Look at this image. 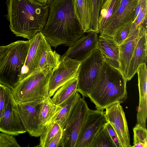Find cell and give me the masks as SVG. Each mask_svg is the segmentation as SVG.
<instances>
[{
	"instance_id": "cell-16",
	"label": "cell",
	"mask_w": 147,
	"mask_h": 147,
	"mask_svg": "<svg viewBox=\"0 0 147 147\" xmlns=\"http://www.w3.org/2000/svg\"><path fill=\"white\" fill-rule=\"evenodd\" d=\"M139 28L140 36L128 67L126 80H130L137 73L140 65L146 64L147 57V30Z\"/></svg>"
},
{
	"instance_id": "cell-9",
	"label": "cell",
	"mask_w": 147,
	"mask_h": 147,
	"mask_svg": "<svg viewBox=\"0 0 147 147\" xmlns=\"http://www.w3.org/2000/svg\"><path fill=\"white\" fill-rule=\"evenodd\" d=\"M103 109H89L78 137L76 147H90L99 131L107 122Z\"/></svg>"
},
{
	"instance_id": "cell-7",
	"label": "cell",
	"mask_w": 147,
	"mask_h": 147,
	"mask_svg": "<svg viewBox=\"0 0 147 147\" xmlns=\"http://www.w3.org/2000/svg\"><path fill=\"white\" fill-rule=\"evenodd\" d=\"M89 109L84 98L81 97L62 130V138L60 147H76Z\"/></svg>"
},
{
	"instance_id": "cell-5",
	"label": "cell",
	"mask_w": 147,
	"mask_h": 147,
	"mask_svg": "<svg viewBox=\"0 0 147 147\" xmlns=\"http://www.w3.org/2000/svg\"><path fill=\"white\" fill-rule=\"evenodd\" d=\"M54 70L48 68L36 71L20 80L12 90L16 103L43 100L49 96V83Z\"/></svg>"
},
{
	"instance_id": "cell-38",
	"label": "cell",
	"mask_w": 147,
	"mask_h": 147,
	"mask_svg": "<svg viewBox=\"0 0 147 147\" xmlns=\"http://www.w3.org/2000/svg\"><path fill=\"white\" fill-rule=\"evenodd\" d=\"M53 0H50V2H51Z\"/></svg>"
},
{
	"instance_id": "cell-11",
	"label": "cell",
	"mask_w": 147,
	"mask_h": 147,
	"mask_svg": "<svg viewBox=\"0 0 147 147\" xmlns=\"http://www.w3.org/2000/svg\"><path fill=\"white\" fill-rule=\"evenodd\" d=\"M42 100L16 103L26 132L32 137H39L45 128L42 125L39 117V104Z\"/></svg>"
},
{
	"instance_id": "cell-14",
	"label": "cell",
	"mask_w": 147,
	"mask_h": 147,
	"mask_svg": "<svg viewBox=\"0 0 147 147\" xmlns=\"http://www.w3.org/2000/svg\"><path fill=\"white\" fill-rule=\"evenodd\" d=\"M137 6H125L120 3L99 33L100 35L112 36L117 30L132 24L134 20Z\"/></svg>"
},
{
	"instance_id": "cell-12",
	"label": "cell",
	"mask_w": 147,
	"mask_h": 147,
	"mask_svg": "<svg viewBox=\"0 0 147 147\" xmlns=\"http://www.w3.org/2000/svg\"><path fill=\"white\" fill-rule=\"evenodd\" d=\"M0 131L14 136L26 132L12 94L0 119Z\"/></svg>"
},
{
	"instance_id": "cell-35",
	"label": "cell",
	"mask_w": 147,
	"mask_h": 147,
	"mask_svg": "<svg viewBox=\"0 0 147 147\" xmlns=\"http://www.w3.org/2000/svg\"><path fill=\"white\" fill-rule=\"evenodd\" d=\"M9 46V44L5 46H0V59L7 51Z\"/></svg>"
},
{
	"instance_id": "cell-34",
	"label": "cell",
	"mask_w": 147,
	"mask_h": 147,
	"mask_svg": "<svg viewBox=\"0 0 147 147\" xmlns=\"http://www.w3.org/2000/svg\"><path fill=\"white\" fill-rule=\"evenodd\" d=\"M62 130L61 129L52 138L47 147H60L62 136Z\"/></svg>"
},
{
	"instance_id": "cell-32",
	"label": "cell",
	"mask_w": 147,
	"mask_h": 147,
	"mask_svg": "<svg viewBox=\"0 0 147 147\" xmlns=\"http://www.w3.org/2000/svg\"><path fill=\"white\" fill-rule=\"evenodd\" d=\"M132 24L126 26L116 32L112 35L113 38L117 44L119 45L128 37L130 32Z\"/></svg>"
},
{
	"instance_id": "cell-17",
	"label": "cell",
	"mask_w": 147,
	"mask_h": 147,
	"mask_svg": "<svg viewBox=\"0 0 147 147\" xmlns=\"http://www.w3.org/2000/svg\"><path fill=\"white\" fill-rule=\"evenodd\" d=\"M139 104L137 114V124L146 128L147 116V69L146 64L141 65L138 69Z\"/></svg>"
},
{
	"instance_id": "cell-13",
	"label": "cell",
	"mask_w": 147,
	"mask_h": 147,
	"mask_svg": "<svg viewBox=\"0 0 147 147\" xmlns=\"http://www.w3.org/2000/svg\"><path fill=\"white\" fill-rule=\"evenodd\" d=\"M29 48L22 68L20 81L34 71L38 70L40 60L47 41L41 32L29 40Z\"/></svg>"
},
{
	"instance_id": "cell-36",
	"label": "cell",
	"mask_w": 147,
	"mask_h": 147,
	"mask_svg": "<svg viewBox=\"0 0 147 147\" xmlns=\"http://www.w3.org/2000/svg\"><path fill=\"white\" fill-rule=\"evenodd\" d=\"M39 2L45 4L49 5L50 0H34Z\"/></svg>"
},
{
	"instance_id": "cell-24",
	"label": "cell",
	"mask_w": 147,
	"mask_h": 147,
	"mask_svg": "<svg viewBox=\"0 0 147 147\" xmlns=\"http://www.w3.org/2000/svg\"><path fill=\"white\" fill-rule=\"evenodd\" d=\"M61 57L55 51L52 50L51 45L47 42L40 60L38 70L48 68L55 69L59 64Z\"/></svg>"
},
{
	"instance_id": "cell-25",
	"label": "cell",
	"mask_w": 147,
	"mask_h": 147,
	"mask_svg": "<svg viewBox=\"0 0 147 147\" xmlns=\"http://www.w3.org/2000/svg\"><path fill=\"white\" fill-rule=\"evenodd\" d=\"M121 0H104L101 6L98 22L99 33L114 11L119 7Z\"/></svg>"
},
{
	"instance_id": "cell-37",
	"label": "cell",
	"mask_w": 147,
	"mask_h": 147,
	"mask_svg": "<svg viewBox=\"0 0 147 147\" xmlns=\"http://www.w3.org/2000/svg\"><path fill=\"white\" fill-rule=\"evenodd\" d=\"M104 0H101V2H102V4Z\"/></svg>"
},
{
	"instance_id": "cell-2",
	"label": "cell",
	"mask_w": 147,
	"mask_h": 147,
	"mask_svg": "<svg viewBox=\"0 0 147 147\" xmlns=\"http://www.w3.org/2000/svg\"><path fill=\"white\" fill-rule=\"evenodd\" d=\"M7 18L16 36L29 40L41 32L47 22L49 5L34 0H7Z\"/></svg>"
},
{
	"instance_id": "cell-30",
	"label": "cell",
	"mask_w": 147,
	"mask_h": 147,
	"mask_svg": "<svg viewBox=\"0 0 147 147\" xmlns=\"http://www.w3.org/2000/svg\"><path fill=\"white\" fill-rule=\"evenodd\" d=\"M12 94V91L0 83V119Z\"/></svg>"
},
{
	"instance_id": "cell-20",
	"label": "cell",
	"mask_w": 147,
	"mask_h": 147,
	"mask_svg": "<svg viewBox=\"0 0 147 147\" xmlns=\"http://www.w3.org/2000/svg\"><path fill=\"white\" fill-rule=\"evenodd\" d=\"M79 93L76 92L59 106L61 108L52 122L57 124L63 129L69 120L77 103L81 98Z\"/></svg>"
},
{
	"instance_id": "cell-1",
	"label": "cell",
	"mask_w": 147,
	"mask_h": 147,
	"mask_svg": "<svg viewBox=\"0 0 147 147\" xmlns=\"http://www.w3.org/2000/svg\"><path fill=\"white\" fill-rule=\"evenodd\" d=\"M41 32L51 46H70L83 36L76 14L74 0H53Z\"/></svg>"
},
{
	"instance_id": "cell-18",
	"label": "cell",
	"mask_w": 147,
	"mask_h": 147,
	"mask_svg": "<svg viewBox=\"0 0 147 147\" xmlns=\"http://www.w3.org/2000/svg\"><path fill=\"white\" fill-rule=\"evenodd\" d=\"M140 36L139 28L129 34L128 37L119 45V70L125 79L130 61Z\"/></svg>"
},
{
	"instance_id": "cell-15",
	"label": "cell",
	"mask_w": 147,
	"mask_h": 147,
	"mask_svg": "<svg viewBox=\"0 0 147 147\" xmlns=\"http://www.w3.org/2000/svg\"><path fill=\"white\" fill-rule=\"evenodd\" d=\"M69 47L62 55L82 62L95 50L97 49L98 34L88 32Z\"/></svg>"
},
{
	"instance_id": "cell-6",
	"label": "cell",
	"mask_w": 147,
	"mask_h": 147,
	"mask_svg": "<svg viewBox=\"0 0 147 147\" xmlns=\"http://www.w3.org/2000/svg\"><path fill=\"white\" fill-rule=\"evenodd\" d=\"M103 59L98 49L80 65L78 74L77 91L84 98L90 93L102 66Z\"/></svg>"
},
{
	"instance_id": "cell-23",
	"label": "cell",
	"mask_w": 147,
	"mask_h": 147,
	"mask_svg": "<svg viewBox=\"0 0 147 147\" xmlns=\"http://www.w3.org/2000/svg\"><path fill=\"white\" fill-rule=\"evenodd\" d=\"M77 76L66 82L56 91L52 98L55 104L59 105L77 91Z\"/></svg>"
},
{
	"instance_id": "cell-27",
	"label": "cell",
	"mask_w": 147,
	"mask_h": 147,
	"mask_svg": "<svg viewBox=\"0 0 147 147\" xmlns=\"http://www.w3.org/2000/svg\"><path fill=\"white\" fill-rule=\"evenodd\" d=\"M90 147H116V146L104 125L96 136L92 143Z\"/></svg>"
},
{
	"instance_id": "cell-4",
	"label": "cell",
	"mask_w": 147,
	"mask_h": 147,
	"mask_svg": "<svg viewBox=\"0 0 147 147\" xmlns=\"http://www.w3.org/2000/svg\"><path fill=\"white\" fill-rule=\"evenodd\" d=\"M30 45L29 40L11 43L0 59V83L12 90L20 82Z\"/></svg>"
},
{
	"instance_id": "cell-26",
	"label": "cell",
	"mask_w": 147,
	"mask_h": 147,
	"mask_svg": "<svg viewBox=\"0 0 147 147\" xmlns=\"http://www.w3.org/2000/svg\"><path fill=\"white\" fill-rule=\"evenodd\" d=\"M61 129L57 123L51 122L46 125L40 137V142L38 147H47L49 142Z\"/></svg>"
},
{
	"instance_id": "cell-3",
	"label": "cell",
	"mask_w": 147,
	"mask_h": 147,
	"mask_svg": "<svg viewBox=\"0 0 147 147\" xmlns=\"http://www.w3.org/2000/svg\"><path fill=\"white\" fill-rule=\"evenodd\" d=\"M127 81L118 69L103 60L90 93L87 95L96 109L104 110L116 102L127 99Z\"/></svg>"
},
{
	"instance_id": "cell-10",
	"label": "cell",
	"mask_w": 147,
	"mask_h": 147,
	"mask_svg": "<svg viewBox=\"0 0 147 147\" xmlns=\"http://www.w3.org/2000/svg\"><path fill=\"white\" fill-rule=\"evenodd\" d=\"M105 115L116 132L121 147H131L128 128L121 103L116 102L107 107Z\"/></svg>"
},
{
	"instance_id": "cell-28",
	"label": "cell",
	"mask_w": 147,
	"mask_h": 147,
	"mask_svg": "<svg viewBox=\"0 0 147 147\" xmlns=\"http://www.w3.org/2000/svg\"><path fill=\"white\" fill-rule=\"evenodd\" d=\"M134 142L133 147H147V131L138 124L133 128Z\"/></svg>"
},
{
	"instance_id": "cell-22",
	"label": "cell",
	"mask_w": 147,
	"mask_h": 147,
	"mask_svg": "<svg viewBox=\"0 0 147 147\" xmlns=\"http://www.w3.org/2000/svg\"><path fill=\"white\" fill-rule=\"evenodd\" d=\"M61 106L55 104L51 97L44 98L39 104V117L42 126L45 127L52 122Z\"/></svg>"
},
{
	"instance_id": "cell-33",
	"label": "cell",
	"mask_w": 147,
	"mask_h": 147,
	"mask_svg": "<svg viewBox=\"0 0 147 147\" xmlns=\"http://www.w3.org/2000/svg\"><path fill=\"white\" fill-rule=\"evenodd\" d=\"M104 126L116 147H121L117 135L111 124L107 122Z\"/></svg>"
},
{
	"instance_id": "cell-29",
	"label": "cell",
	"mask_w": 147,
	"mask_h": 147,
	"mask_svg": "<svg viewBox=\"0 0 147 147\" xmlns=\"http://www.w3.org/2000/svg\"><path fill=\"white\" fill-rule=\"evenodd\" d=\"M92 13L90 32L94 31L99 34L98 22L99 13L102 5L101 0H91Z\"/></svg>"
},
{
	"instance_id": "cell-19",
	"label": "cell",
	"mask_w": 147,
	"mask_h": 147,
	"mask_svg": "<svg viewBox=\"0 0 147 147\" xmlns=\"http://www.w3.org/2000/svg\"><path fill=\"white\" fill-rule=\"evenodd\" d=\"M97 49L100 52L103 60L113 67L118 69L119 47L112 36L99 35L98 36Z\"/></svg>"
},
{
	"instance_id": "cell-21",
	"label": "cell",
	"mask_w": 147,
	"mask_h": 147,
	"mask_svg": "<svg viewBox=\"0 0 147 147\" xmlns=\"http://www.w3.org/2000/svg\"><path fill=\"white\" fill-rule=\"evenodd\" d=\"M76 12L84 32H90L92 7L91 0H74Z\"/></svg>"
},
{
	"instance_id": "cell-31",
	"label": "cell",
	"mask_w": 147,
	"mask_h": 147,
	"mask_svg": "<svg viewBox=\"0 0 147 147\" xmlns=\"http://www.w3.org/2000/svg\"><path fill=\"white\" fill-rule=\"evenodd\" d=\"M14 136L0 131V147H20Z\"/></svg>"
},
{
	"instance_id": "cell-8",
	"label": "cell",
	"mask_w": 147,
	"mask_h": 147,
	"mask_svg": "<svg viewBox=\"0 0 147 147\" xmlns=\"http://www.w3.org/2000/svg\"><path fill=\"white\" fill-rule=\"evenodd\" d=\"M81 62L74 59L61 56L59 64L54 70L50 79L49 96L51 97L61 86L78 76Z\"/></svg>"
}]
</instances>
